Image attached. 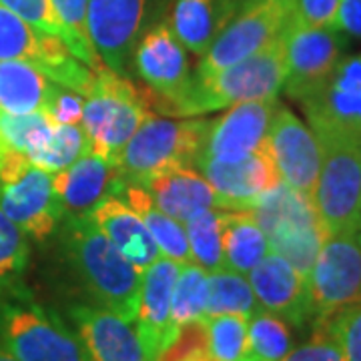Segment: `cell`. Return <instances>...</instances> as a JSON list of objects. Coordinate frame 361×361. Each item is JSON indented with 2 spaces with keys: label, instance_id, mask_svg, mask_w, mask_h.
<instances>
[{
  "label": "cell",
  "instance_id": "36",
  "mask_svg": "<svg viewBox=\"0 0 361 361\" xmlns=\"http://www.w3.org/2000/svg\"><path fill=\"white\" fill-rule=\"evenodd\" d=\"M54 13L68 32L66 49L77 56L80 63L90 66L92 71L104 68L99 52L94 51L87 28V8L89 0H52Z\"/></svg>",
  "mask_w": 361,
  "mask_h": 361
},
{
  "label": "cell",
  "instance_id": "18",
  "mask_svg": "<svg viewBox=\"0 0 361 361\" xmlns=\"http://www.w3.org/2000/svg\"><path fill=\"white\" fill-rule=\"evenodd\" d=\"M277 99H259L231 104L229 111L209 123L199 159L231 161L263 147Z\"/></svg>",
  "mask_w": 361,
  "mask_h": 361
},
{
  "label": "cell",
  "instance_id": "3",
  "mask_svg": "<svg viewBox=\"0 0 361 361\" xmlns=\"http://www.w3.org/2000/svg\"><path fill=\"white\" fill-rule=\"evenodd\" d=\"M209 118H167L149 115L116 159L121 189L145 185L151 177L175 167H191L201 155Z\"/></svg>",
  "mask_w": 361,
  "mask_h": 361
},
{
  "label": "cell",
  "instance_id": "47",
  "mask_svg": "<svg viewBox=\"0 0 361 361\" xmlns=\"http://www.w3.org/2000/svg\"><path fill=\"white\" fill-rule=\"evenodd\" d=\"M243 2H249V0H241V4H243Z\"/></svg>",
  "mask_w": 361,
  "mask_h": 361
},
{
  "label": "cell",
  "instance_id": "11",
  "mask_svg": "<svg viewBox=\"0 0 361 361\" xmlns=\"http://www.w3.org/2000/svg\"><path fill=\"white\" fill-rule=\"evenodd\" d=\"M293 0H249L223 25L203 54L197 75L235 65L281 37L291 20Z\"/></svg>",
  "mask_w": 361,
  "mask_h": 361
},
{
  "label": "cell",
  "instance_id": "41",
  "mask_svg": "<svg viewBox=\"0 0 361 361\" xmlns=\"http://www.w3.org/2000/svg\"><path fill=\"white\" fill-rule=\"evenodd\" d=\"M281 361H343V355L327 325L313 323L310 341L291 349Z\"/></svg>",
  "mask_w": 361,
  "mask_h": 361
},
{
  "label": "cell",
  "instance_id": "23",
  "mask_svg": "<svg viewBox=\"0 0 361 361\" xmlns=\"http://www.w3.org/2000/svg\"><path fill=\"white\" fill-rule=\"evenodd\" d=\"M90 217L109 237V241L123 253V257L141 273L161 257V251L141 217L127 205V201H121L116 195L103 199L92 209Z\"/></svg>",
  "mask_w": 361,
  "mask_h": 361
},
{
  "label": "cell",
  "instance_id": "14",
  "mask_svg": "<svg viewBox=\"0 0 361 361\" xmlns=\"http://www.w3.org/2000/svg\"><path fill=\"white\" fill-rule=\"evenodd\" d=\"M263 147L285 185L311 199L322 169V147L315 133L285 104L277 103Z\"/></svg>",
  "mask_w": 361,
  "mask_h": 361
},
{
  "label": "cell",
  "instance_id": "34",
  "mask_svg": "<svg viewBox=\"0 0 361 361\" xmlns=\"http://www.w3.org/2000/svg\"><path fill=\"white\" fill-rule=\"evenodd\" d=\"M54 121L44 111L11 115L0 111V139L13 151L30 155L44 147L54 130Z\"/></svg>",
  "mask_w": 361,
  "mask_h": 361
},
{
  "label": "cell",
  "instance_id": "40",
  "mask_svg": "<svg viewBox=\"0 0 361 361\" xmlns=\"http://www.w3.org/2000/svg\"><path fill=\"white\" fill-rule=\"evenodd\" d=\"M157 361H215L207 349L203 319L185 325L177 339L163 351V355Z\"/></svg>",
  "mask_w": 361,
  "mask_h": 361
},
{
  "label": "cell",
  "instance_id": "43",
  "mask_svg": "<svg viewBox=\"0 0 361 361\" xmlns=\"http://www.w3.org/2000/svg\"><path fill=\"white\" fill-rule=\"evenodd\" d=\"M339 0H293L291 20L305 26L334 28Z\"/></svg>",
  "mask_w": 361,
  "mask_h": 361
},
{
  "label": "cell",
  "instance_id": "12",
  "mask_svg": "<svg viewBox=\"0 0 361 361\" xmlns=\"http://www.w3.org/2000/svg\"><path fill=\"white\" fill-rule=\"evenodd\" d=\"M311 323L361 301V229L323 239L307 275Z\"/></svg>",
  "mask_w": 361,
  "mask_h": 361
},
{
  "label": "cell",
  "instance_id": "5",
  "mask_svg": "<svg viewBox=\"0 0 361 361\" xmlns=\"http://www.w3.org/2000/svg\"><path fill=\"white\" fill-rule=\"evenodd\" d=\"M0 348L18 361H90L80 337L18 289L0 301Z\"/></svg>",
  "mask_w": 361,
  "mask_h": 361
},
{
  "label": "cell",
  "instance_id": "45",
  "mask_svg": "<svg viewBox=\"0 0 361 361\" xmlns=\"http://www.w3.org/2000/svg\"><path fill=\"white\" fill-rule=\"evenodd\" d=\"M0 361H18L16 357H13L6 349H2L0 348Z\"/></svg>",
  "mask_w": 361,
  "mask_h": 361
},
{
  "label": "cell",
  "instance_id": "27",
  "mask_svg": "<svg viewBox=\"0 0 361 361\" xmlns=\"http://www.w3.org/2000/svg\"><path fill=\"white\" fill-rule=\"evenodd\" d=\"M56 82L25 61H0V111L25 115L42 111Z\"/></svg>",
  "mask_w": 361,
  "mask_h": 361
},
{
  "label": "cell",
  "instance_id": "42",
  "mask_svg": "<svg viewBox=\"0 0 361 361\" xmlns=\"http://www.w3.org/2000/svg\"><path fill=\"white\" fill-rule=\"evenodd\" d=\"M82 109H85L82 94L65 89L61 85H54L42 111L51 116L56 125H80Z\"/></svg>",
  "mask_w": 361,
  "mask_h": 361
},
{
  "label": "cell",
  "instance_id": "2",
  "mask_svg": "<svg viewBox=\"0 0 361 361\" xmlns=\"http://www.w3.org/2000/svg\"><path fill=\"white\" fill-rule=\"evenodd\" d=\"M287 77L281 37L235 65L191 77L189 87L169 106V115L201 116L243 101L277 99Z\"/></svg>",
  "mask_w": 361,
  "mask_h": 361
},
{
  "label": "cell",
  "instance_id": "17",
  "mask_svg": "<svg viewBox=\"0 0 361 361\" xmlns=\"http://www.w3.org/2000/svg\"><path fill=\"white\" fill-rule=\"evenodd\" d=\"M179 263L173 259H157L151 267L141 273V297L137 311V334L141 339L145 355L149 361H157L163 351L177 339L173 325V287L179 275Z\"/></svg>",
  "mask_w": 361,
  "mask_h": 361
},
{
  "label": "cell",
  "instance_id": "33",
  "mask_svg": "<svg viewBox=\"0 0 361 361\" xmlns=\"http://www.w3.org/2000/svg\"><path fill=\"white\" fill-rule=\"evenodd\" d=\"M191 261L207 273L223 267L221 249V209H207L185 223Z\"/></svg>",
  "mask_w": 361,
  "mask_h": 361
},
{
  "label": "cell",
  "instance_id": "9",
  "mask_svg": "<svg viewBox=\"0 0 361 361\" xmlns=\"http://www.w3.org/2000/svg\"><path fill=\"white\" fill-rule=\"evenodd\" d=\"M0 61H25L40 68L56 85L87 97L94 82L90 66L80 63L59 37L28 25L0 4Z\"/></svg>",
  "mask_w": 361,
  "mask_h": 361
},
{
  "label": "cell",
  "instance_id": "31",
  "mask_svg": "<svg viewBox=\"0 0 361 361\" xmlns=\"http://www.w3.org/2000/svg\"><path fill=\"white\" fill-rule=\"evenodd\" d=\"M209 297V273L195 263L179 267V275L173 287V325L179 334L185 325L201 322L207 317Z\"/></svg>",
  "mask_w": 361,
  "mask_h": 361
},
{
  "label": "cell",
  "instance_id": "32",
  "mask_svg": "<svg viewBox=\"0 0 361 361\" xmlns=\"http://www.w3.org/2000/svg\"><path fill=\"white\" fill-rule=\"evenodd\" d=\"M90 151V139L82 125H54L51 139L39 151L30 153L32 165L49 173L71 167L77 159Z\"/></svg>",
  "mask_w": 361,
  "mask_h": 361
},
{
  "label": "cell",
  "instance_id": "1",
  "mask_svg": "<svg viewBox=\"0 0 361 361\" xmlns=\"http://www.w3.org/2000/svg\"><path fill=\"white\" fill-rule=\"evenodd\" d=\"M63 249L71 267L97 305L127 322L137 319L141 271L123 257L90 215H71L63 231Z\"/></svg>",
  "mask_w": 361,
  "mask_h": 361
},
{
  "label": "cell",
  "instance_id": "37",
  "mask_svg": "<svg viewBox=\"0 0 361 361\" xmlns=\"http://www.w3.org/2000/svg\"><path fill=\"white\" fill-rule=\"evenodd\" d=\"M28 263L26 233L0 209V287L8 293Z\"/></svg>",
  "mask_w": 361,
  "mask_h": 361
},
{
  "label": "cell",
  "instance_id": "4",
  "mask_svg": "<svg viewBox=\"0 0 361 361\" xmlns=\"http://www.w3.org/2000/svg\"><path fill=\"white\" fill-rule=\"evenodd\" d=\"M85 99L80 125L89 135L90 151L115 165L123 147L151 115L149 99L106 66L94 73L92 89Z\"/></svg>",
  "mask_w": 361,
  "mask_h": 361
},
{
  "label": "cell",
  "instance_id": "20",
  "mask_svg": "<svg viewBox=\"0 0 361 361\" xmlns=\"http://www.w3.org/2000/svg\"><path fill=\"white\" fill-rule=\"evenodd\" d=\"M247 279L261 310L297 327L311 322L307 277H303L287 259L269 251L247 273Z\"/></svg>",
  "mask_w": 361,
  "mask_h": 361
},
{
  "label": "cell",
  "instance_id": "44",
  "mask_svg": "<svg viewBox=\"0 0 361 361\" xmlns=\"http://www.w3.org/2000/svg\"><path fill=\"white\" fill-rule=\"evenodd\" d=\"M334 28L361 39V0H339Z\"/></svg>",
  "mask_w": 361,
  "mask_h": 361
},
{
  "label": "cell",
  "instance_id": "8",
  "mask_svg": "<svg viewBox=\"0 0 361 361\" xmlns=\"http://www.w3.org/2000/svg\"><path fill=\"white\" fill-rule=\"evenodd\" d=\"M299 106L319 145L361 147V54L341 56L331 75L299 101Z\"/></svg>",
  "mask_w": 361,
  "mask_h": 361
},
{
  "label": "cell",
  "instance_id": "39",
  "mask_svg": "<svg viewBox=\"0 0 361 361\" xmlns=\"http://www.w3.org/2000/svg\"><path fill=\"white\" fill-rule=\"evenodd\" d=\"M0 4L13 11L28 25H32L47 35L59 37L65 44L68 42V32L54 13L52 0H0Z\"/></svg>",
  "mask_w": 361,
  "mask_h": 361
},
{
  "label": "cell",
  "instance_id": "28",
  "mask_svg": "<svg viewBox=\"0 0 361 361\" xmlns=\"http://www.w3.org/2000/svg\"><path fill=\"white\" fill-rule=\"evenodd\" d=\"M123 191H125V197H127L125 199L127 205L141 217L147 231L151 233L153 241L159 247L161 255L173 259L179 265L193 263L185 225L180 221L173 219L171 215H167L161 207L157 205L155 199L151 197V193L142 185H129Z\"/></svg>",
  "mask_w": 361,
  "mask_h": 361
},
{
  "label": "cell",
  "instance_id": "22",
  "mask_svg": "<svg viewBox=\"0 0 361 361\" xmlns=\"http://www.w3.org/2000/svg\"><path fill=\"white\" fill-rule=\"evenodd\" d=\"M52 187L71 215H90L103 199L121 189V183L116 179L115 165L103 155L89 151L71 167L54 173Z\"/></svg>",
  "mask_w": 361,
  "mask_h": 361
},
{
  "label": "cell",
  "instance_id": "26",
  "mask_svg": "<svg viewBox=\"0 0 361 361\" xmlns=\"http://www.w3.org/2000/svg\"><path fill=\"white\" fill-rule=\"evenodd\" d=\"M223 267L247 275L269 253V241L251 209H221Z\"/></svg>",
  "mask_w": 361,
  "mask_h": 361
},
{
  "label": "cell",
  "instance_id": "13",
  "mask_svg": "<svg viewBox=\"0 0 361 361\" xmlns=\"http://www.w3.org/2000/svg\"><path fill=\"white\" fill-rule=\"evenodd\" d=\"M285 49L283 89L293 101H303L322 85L343 56V39L336 28L299 25L289 20L281 32Z\"/></svg>",
  "mask_w": 361,
  "mask_h": 361
},
{
  "label": "cell",
  "instance_id": "38",
  "mask_svg": "<svg viewBox=\"0 0 361 361\" xmlns=\"http://www.w3.org/2000/svg\"><path fill=\"white\" fill-rule=\"evenodd\" d=\"M341 349L343 361H361V301L323 319Z\"/></svg>",
  "mask_w": 361,
  "mask_h": 361
},
{
  "label": "cell",
  "instance_id": "24",
  "mask_svg": "<svg viewBox=\"0 0 361 361\" xmlns=\"http://www.w3.org/2000/svg\"><path fill=\"white\" fill-rule=\"evenodd\" d=\"M155 203L173 219L185 223L207 209H221L219 197L203 173L191 167L163 171L142 185Z\"/></svg>",
  "mask_w": 361,
  "mask_h": 361
},
{
  "label": "cell",
  "instance_id": "6",
  "mask_svg": "<svg viewBox=\"0 0 361 361\" xmlns=\"http://www.w3.org/2000/svg\"><path fill=\"white\" fill-rule=\"evenodd\" d=\"M251 211L269 241L271 251L287 259L307 277L327 237L311 199L281 180L273 191L263 195Z\"/></svg>",
  "mask_w": 361,
  "mask_h": 361
},
{
  "label": "cell",
  "instance_id": "7",
  "mask_svg": "<svg viewBox=\"0 0 361 361\" xmlns=\"http://www.w3.org/2000/svg\"><path fill=\"white\" fill-rule=\"evenodd\" d=\"M0 209L37 241L52 235L65 213L52 187V173L32 165L28 155L13 149L0 161Z\"/></svg>",
  "mask_w": 361,
  "mask_h": 361
},
{
  "label": "cell",
  "instance_id": "15",
  "mask_svg": "<svg viewBox=\"0 0 361 361\" xmlns=\"http://www.w3.org/2000/svg\"><path fill=\"white\" fill-rule=\"evenodd\" d=\"M219 197L221 209H251L273 191L281 175L265 147L239 159H197L195 163Z\"/></svg>",
  "mask_w": 361,
  "mask_h": 361
},
{
  "label": "cell",
  "instance_id": "29",
  "mask_svg": "<svg viewBox=\"0 0 361 361\" xmlns=\"http://www.w3.org/2000/svg\"><path fill=\"white\" fill-rule=\"evenodd\" d=\"M261 310L253 293V287L243 273L221 267L209 273V297L207 317L213 315H243L251 317Z\"/></svg>",
  "mask_w": 361,
  "mask_h": 361
},
{
  "label": "cell",
  "instance_id": "10",
  "mask_svg": "<svg viewBox=\"0 0 361 361\" xmlns=\"http://www.w3.org/2000/svg\"><path fill=\"white\" fill-rule=\"evenodd\" d=\"M322 169L311 197L325 235L361 229V147L325 142Z\"/></svg>",
  "mask_w": 361,
  "mask_h": 361
},
{
  "label": "cell",
  "instance_id": "46",
  "mask_svg": "<svg viewBox=\"0 0 361 361\" xmlns=\"http://www.w3.org/2000/svg\"><path fill=\"white\" fill-rule=\"evenodd\" d=\"M4 293H6V291H4V289L0 287V301H2V297H4Z\"/></svg>",
  "mask_w": 361,
  "mask_h": 361
},
{
  "label": "cell",
  "instance_id": "35",
  "mask_svg": "<svg viewBox=\"0 0 361 361\" xmlns=\"http://www.w3.org/2000/svg\"><path fill=\"white\" fill-rule=\"evenodd\" d=\"M247 319L243 315H213L203 319L207 349L215 361H243L247 349Z\"/></svg>",
  "mask_w": 361,
  "mask_h": 361
},
{
  "label": "cell",
  "instance_id": "25",
  "mask_svg": "<svg viewBox=\"0 0 361 361\" xmlns=\"http://www.w3.org/2000/svg\"><path fill=\"white\" fill-rule=\"evenodd\" d=\"M241 2L233 0H177L171 14L169 28L180 40L185 49L203 56L217 37L223 25L231 18L229 13H235Z\"/></svg>",
  "mask_w": 361,
  "mask_h": 361
},
{
  "label": "cell",
  "instance_id": "30",
  "mask_svg": "<svg viewBox=\"0 0 361 361\" xmlns=\"http://www.w3.org/2000/svg\"><path fill=\"white\" fill-rule=\"evenodd\" d=\"M293 349L289 323L259 310L247 319V349L243 361H281Z\"/></svg>",
  "mask_w": 361,
  "mask_h": 361
},
{
  "label": "cell",
  "instance_id": "19",
  "mask_svg": "<svg viewBox=\"0 0 361 361\" xmlns=\"http://www.w3.org/2000/svg\"><path fill=\"white\" fill-rule=\"evenodd\" d=\"M145 0H89L87 28L94 51L109 71L121 75L141 30Z\"/></svg>",
  "mask_w": 361,
  "mask_h": 361
},
{
  "label": "cell",
  "instance_id": "21",
  "mask_svg": "<svg viewBox=\"0 0 361 361\" xmlns=\"http://www.w3.org/2000/svg\"><path fill=\"white\" fill-rule=\"evenodd\" d=\"M78 337L90 361H149L137 327L101 305L71 307Z\"/></svg>",
  "mask_w": 361,
  "mask_h": 361
},
{
  "label": "cell",
  "instance_id": "16",
  "mask_svg": "<svg viewBox=\"0 0 361 361\" xmlns=\"http://www.w3.org/2000/svg\"><path fill=\"white\" fill-rule=\"evenodd\" d=\"M135 68L145 85L153 90L149 104H157L165 113L191 82L185 47L169 25L155 26L142 37L135 51Z\"/></svg>",
  "mask_w": 361,
  "mask_h": 361
}]
</instances>
